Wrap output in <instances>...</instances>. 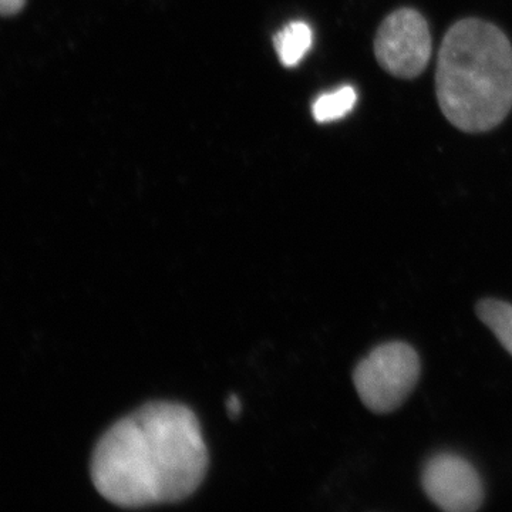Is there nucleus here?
Returning <instances> with one entry per match:
<instances>
[{
    "label": "nucleus",
    "instance_id": "1",
    "mask_svg": "<svg viewBox=\"0 0 512 512\" xmlns=\"http://www.w3.org/2000/svg\"><path fill=\"white\" fill-rule=\"evenodd\" d=\"M208 468L200 421L187 406L154 402L104 433L92 457L101 497L121 508L177 503L198 490Z\"/></svg>",
    "mask_w": 512,
    "mask_h": 512
},
{
    "label": "nucleus",
    "instance_id": "2",
    "mask_svg": "<svg viewBox=\"0 0 512 512\" xmlns=\"http://www.w3.org/2000/svg\"><path fill=\"white\" fill-rule=\"evenodd\" d=\"M436 90L444 117L458 130L485 133L512 109V46L493 23H454L441 43Z\"/></svg>",
    "mask_w": 512,
    "mask_h": 512
},
{
    "label": "nucleus",
    "instance_id": "3",
    "mask_svg": "<svg viewBox=\"0 0 512 512\" xmlns=\"http://www.w3.org/2000/svg\"><path fill=\"white\" fill-rule=\"evenodd\" d=\"M420 377V359L416 350L404 342L377 346L360 360L353 383L360 400L370 412L392 413L413 392Z\"/></svg>",
    "mask_w": 512,
    "mask_h": 512
},
{
    "label": "nucleus",
    "instance_id": "4",
    "mask_svg": "<svg viewBox=\"0 0 512 512\" xmlns=\"http://www.w3.org/2000/svg\"><path fill=\"white\" fill-rule=\"evenodd\" d=\"M375 56L383 70L399 79H414L431 57L429 23L417 10H394L377 29Z\"/></svg>",
    "mask_w": 512,
    "mask_h": 512
},
{
    "label": "nucleus",
    "instance_id": "5",
    "mask_svg": "<svg viewBox=\"0 0 512 512\" xmlns=\"http://www.w3.org/2000/svg\"><path fill=\"white\" fill-rule=\"evenodd\" d=\"M427 497L448 512L477 511L484 503V485L466 458L440 453L429 458L421 473Z\"/></svg>",
    "mask_w": 512,
    "mask_h": 512
},
{
    "label": "nucleus",
    "instance_id": "6",
    "mask_svg": "<svg viewBox=\"0 0 512 512\" xmlns=\"http://www.w3.org/2000/svg\"><path fill=\"white\" fill-rule=\"evenodd\" d=\"M313 32L305 22H291L274 37V45L279 60L285 67H296L311 50Z\"/></svg>",
    "mask_w": 512,
    "mask_h": 512
},
{
    "label": "nucleus",
    "instance_id": "7",
    "mask_svg": "<svg viewBox=\"0 0 512 512\" xmlns=\"http://www.w3.org/2000/svg\"><path fill=\"white\" fill-rule=\"evenodd\" d=\"M477 315L512 356V305L498 299L478 302Z\"/></svg>",
    "mask_w": 512,
    "mask_h": 512
},
{
    "label": "nucleus",
    "instance_id": "8",
    "mask_svg": "<svg viewBox=\"0 0 512 512\" xmlns=\"http://www.w3.org/2000/svg\"><path fill=\"white\" fill-rule=\"evenodd\" d=\"M356 100V90L352 86H343L335 92L322 94L313 103V119L322 124L343 119L353 110Z\"/></svg>",
    "mask_w": 512,
    "mask_h": 512
},
{
    "label": "nucleus",
    "instance_id": "9",
    "mask_svg": "<svg viewBox=\"0 0 512 512\" xmlns=\"http://www.w3.org/2000/svg\"><path fill=\"white\" fill-rule=\"evenodd\" d=\"M26 6V0H0V16L10 18L18 15Z\"/></svg>",
    "mask_w": 512,
    "mask_h": 512
},
{
    "label": "nucleus",
    "instance_id": "10",
    "mask_svg": "<svg viewBox=\"0 0 512 512\" xmlns=\"http://www.w3.org/2000/svg\"><path fill=\"white\" fill-rule=\"evenodd\" d=\"M227 410L232 417L238 416L242 410L241 400H239L237 396L229 397L227 400Z\"/></svg>",
    "mask_w": 512,
    "mask_h": 512
}]
</instances>
